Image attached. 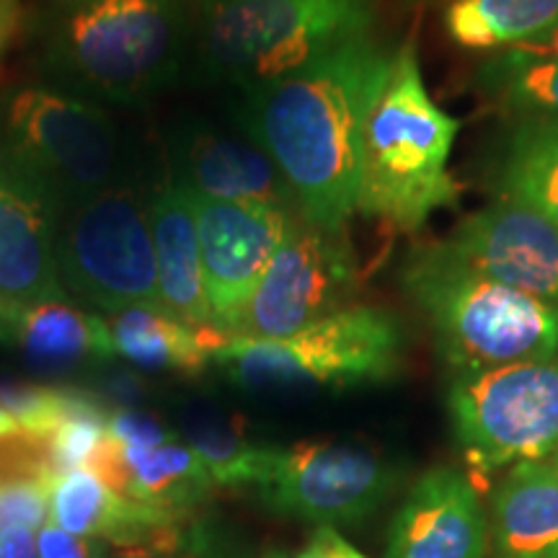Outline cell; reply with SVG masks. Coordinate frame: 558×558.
Segmentation results:
<instances>
[{
	"label": "cell",
	"mask_w": 558,
	"mask_h": 558,
	"mask_svg": "<svg viewBox=\"0 0 558 558\" xmlns=\"http://www.w3.org/2000/svg\"><path fill=\"white\" fill-rule=\"evenodd\" d=\"M186 442L207 465L218 486H259L277 448L256 445L241 427L215 418H202L186 432Z\"/></svg>",
	"instance_id": "obj_26"
},
{
	"label": "cell",
	"mask_w": 558,
	"mask_h": 558,
	"mask_svg": "<svg viewBox=\"0 0 558 558\" xmlns=\"http://www.w3.org/2000/svg\"><path fill=\"white\" fill-rule=\"evenodd\" d=\"M460 124L424 86L414 41L396 47L393 68L362 130L357 213L390 233H416L458 199L448 171Z\"/></svg>",
	"instance_id": "obj_2"
},
{
	"label": "cell",
	"mask_w": 558,
	"mask_h": 558,
	"mask_svg": "<svg viewBox=\"0 0 558 558\" xmlns=\"http://www.w3.org/2000/svg\"><path fill=\"white\" fill-rule=\"evenodd\" d=\"M150 228L163 308L194 329H215L202 271L192 192L184 184L169 186L158 194L150 207Z\"/></svg>",
	"instance_id": "obj_18"
},
{
	"label": "cell",
	"mask_w": 558,
	"mask_h": 558,
	"mask_svg": "<svg viewBox=\"0 0 558 558\" xmlns=\"http://www.w3.org/2000/svg\"><path fill=\"white\" fill-rule=\"evenodd\" d=\"M58 218L50 192L0 145V305L65 300Z\"/></svg>",
	"instance_id": "obj_13"
},
{
	"label": "cell",
	"mask_w": 558,
	"mask_h": 558,
	"mask_svg": "<svg viewBox=\"0 0 558 558\" xmlns=\"http://www.w3.org/2000/svg\"><path fill=\"white\" fill-rule=\"evenodd\" d=\"M403 331L393 313L373 305L344 311L284 339H228L218 365L243 390L354 388L388 380L401 367Z\"/></svg>",
	"instance_id": "obj_5"
},
{
	"label": "cell",
	"mask_w": 558,
	"mask_h": 558,
	"mask_svg": "<svg viewBox=\"0 0 558 558\" xmlns=\"http://www.w3.org/2000/svg\"><path fill=\"white\" fill-rule=\"evenodd\" d=\"M11 437H24V432H21L16 418H13L9 411H5L3 403H0V439H11Z\"/></svg>",
	"instance_id": "obj_37"
},
{
	"label": "cell",
	"mask_w": 558,
	"mask_h": 558,
	"mask_svg": "<svg viewBox=\"0 0 558 558\" xmlns=\"http://www.w3.org/2000/svg\"><path fill=\"white\" fill-rule=\"evenodd\" d=\"M197 16L209 70L254 90L369 37L378 0H199Z\"/></svg>",
	"instance_id": "obj_4"
},
{
	"label": "cell",
	"mask_w": 558,
	"mask_h": 558,
	"mask_svg": "<svg viewBox=\"0 0 558 558\" xmlns=\"http://www.w3.org/2000/svg\"><path fill=\"white\" fill-rule=\"evenodd\" d=\"M50 520L73 535L99 538L114 550L148 558L177 546L192 522L117 494L90 469L50 478Z\"/></svg>",
	"instance_id": "obj_16"
},
{
	"label": "cell",
	"mask_w": 558,
	"mask_h": 558,
	"mask_svg": "<svg viewBox=\"0 0 558 558\" xmlns=\"http://www.w3.org/2000/svg\"><path fill=\"white\" fill-rule=\"evenodd\" d=\"M267 558H284V556H282V554H269Z\"/></svg>",
	"instance_id": "obj_41"
},
{
	"label": "cell",
	"mask_w": 558,
	"mask_h": 558,
	"mask_svg": "<svg viewBox=\"0 0 558 558\" xmlns=\"http://www.w3.org/2000/svg\"><path fill=\"white\" fill-rule=\"evenodd\" d=\"M184 166V186L202 197L295 207L288 181L259 145L222 135H199L192 140Z\"/></svg>",
	"instance_id": "obj_21"
},
{
	"label": "cell",
	"mask_w": 558,
	"mask_h": 558,
	"mask_svg": "<svg viewBox=\"0 0 558 558\" xmlns=\"http://www.w3.org/2000/svg\"><path fill=\"white\" fill-rule=\"evenodd\" d=\"M448 411L460 450L481 476L548 460L558 450V357L456 375Z\"/></svg>",
	"instance_id": "obj_7"
},
{
	"label": "cell",
	"mask_w": 558,
	"mask_h": 558,
	"mask_svg": "<svg viewBox=\"0 0 558 558\" xmlns=\"http://www.w3.org/2000/svg\"><path fill=\"white\" fill-rule=\"evenodd\" d=\"M114 357L143 369L197 375L213 362L215 349L226 344L215 329H194L166 311L132 308L109 320Z\"/></svg>",
	"instance_id": "obj_22"
},
{
	"label": "cell",
	"mask_w": 558,
	"mask_h": 558,
	"mask_svg": "<svg viewBox=\"0 0 558 558\" xmlns=\"http://www.w3.org/2000/svg\"><path fill=\"white\" fill-rule=\"evenodd\" d=\"M393 58L369 34L251 90V140L288 181L300 220L341 230L357 213L362 130Z\"/></svg>",
	"instance_id": "obj_1"
},
{
	"label": "cell",
	"mask_w": 558,
	"mask_h": 558,
	"mask_svg": "<svg viewBox=\"0 0 558 558\" xmlns=\"http://www.w3.org/2000/svg\"><path fill=\"white\" fill-rule=\"evenodd\" d=\"M360 290V262L347 228L292 222L251 295L233 339H284L344 311Z\"/></svg>",
	"instance_id": "obj_10"
},
{
	"label": "cell",
	"mask_w": 558,
	"mask_h": 558,
	"mask_svg": "<svg viewBox=\"0 0 558 558\" xmlns=\"http://www.w3.org/2000/svg\"><path fill=\"white\" fill-rule=\"evenodd\" d=\"M0 324L9 344H16L37 367L62 369L114 357L109 320L90 316L65 300L0 305Z\"/></svg>",
	"instance_id": "obj_19"
},
{
	"label": "cell",
	"mask_w": 558,
	"mask_h": 558,
	"mask_svg": "<svg viewBox=\"0 0 558 558\" xmlns=\"http://www.w3.org/2000/svg\"><path fill=\"white\" fill-rule=\"evenodd\" d=\"M558 29V0H452L445 32L463 50H512Z\"/></svg>",
	"instance_id": "obj_23"
},
{
	"label": "cell",
	"mask_w": 558,
	"mask_h": 558,
	"mask_svg": "<svg viewBox=\"0 0 558 558\" xmlns=\"http://www.w3.org/2000/svg\"><path fill=\"white\" fill-rule=\"evenodd\" d=\"M90 471L117 494L184 520L197 518L218 488L202 458L179 435L150 448H130L107 437Z\"/></svg>",
	"instance_id": "obj_17"
},
{
	"label": "cell",
	"mask_w": 558,
	"mask_h": 558,
	"mask_svg": "<svg viewBox=\"0 0 558 558\" xmlns=\"http://www.w3.org/2000/svg\"><path fill=\"white\" fill-rule=\"evenodd\" d=\"M107 558H148V556H137V554H128V550H111Z\"/></svg>",
	"instance_id": "obj_38"
},
{
	"label": "cell",
	"mask_w": 558,
	"mask_h": 558,
	"mask_svg": "<svg viewBox=\"0 0 558 558\" xmlns=\"http://www.w3.org/2000/svg\"><path fill=\"white\" fill-rule=\"evenodd\" d=\"M486 548L478 492L448 465L424 471L390 522L388 558H486Z\"/></svg>",
	"instance_id": "obj_15"
},
{
	"label": "cell",
	"mask_w": 558,
	"mask_h": 558,
	"mask_svg": "<svg viewBox=\"0 0 558 558\" xmlns=\"http://www.w3.org/2000/svg\"><path fill=\"white\" fill-rule=\"evenodd\" d=\"M58 269L62 288L114 316L132 308L166 311L150 213L130 190H107L68 209L58 226Z\"/></svg>",
	"instance_id": "obj_9"
},
{
	"label": "cell",
	"mask_w": 558,
	"mask_h": 558,
	"mask_svg": "<svg viewBox=\"0 0 558 558\" xmlns=\"http://www.w3.org/2000/svg\"><path fill=\"white\" fill-rule=\"evenodd\" d=\"M0 558H39L37 530L32 527L0 530Z\"/></svg>",
	"instance_id": "obj_34"
},
{
	"label": "cell",
	"mask_w": 558,
	"mask_h": 558,
	"mask_svg": "<svg viewBox=\"0 0 558 558\" xmlns=\"http://www.w3.org/2000/svg\"><path fill=\"white\" fill-rule=\"evenodd\" d=\"M478 86L509 109L558 120V58L505 50L478 68Z\"/></svg>",
	"instance_id": "obj_25"
},
{
	"label": "cell",
	"mask_w": 558,
	"mask_h": 558,
	"mask_svg": "<svg viewBox=\"0 0 558 558\" xmlns=\"http://www.w3.org/2000/svg\"><path fill=\"white\" fill-rule=\"evenodd\" d=\"M445 243L484 275L558 311V230L533 209L501 199L469 215Z\"/></svg>",
	"instance_id": "obj_14"
},
{
	"label": "cell",
	"mask_w": 558,
	"mask_h": 558,
	"mask_svg": "<svg viewBox=\"0 0 558 558\" xmlns=\"http://www.w3.org/2000/svg\"><path fill=\"white\" fill-rule=\"evenodd\" d=\"M401 288L458 375L558 357V311L484 275L445 241L409 256Z\"/></svg>",
	"instance_id": "obj_3"
},
{
	"label": "cell",
	"mask_w": 558,
	"mask_h": 558,
	"mask_svg": "<svg viewBox=\"0 0 558 558\" xmlns=\"http://www.w3.org/2000/svg\"><path fill=\"white\" fill-rule=\"evenodd\" d=\"M156 558H239V554L228 546L222 533L194 518L181 533L177 546Z\"/></svg>",
	"instance_id": "obj_32"
},
{
	"label": "cell",
	"mask_w": 558,
	"mask_h": 558,
	"mask_svg": "<svg viewBox=\"0 0 558 558\" xmlns=\"http://www.w3.org/2000/svg\"><path fill=\"white\" fill-rule=\"evenodd\" d=\"M186 0H62L50 60L68 81L109 99H135L177 62Z\"/></svg>",
	"instance_id": "obj_6"
},
{
	"label": "cell",
	"mask_w": 558,
	"mask_h": 558,
	"mask_svg": "<svg viewBox=\"0 0 558 558\" xmlns=\"http://www.w3.org/2000/svg\"><path fill=\"white\" fill-rule=\"evenodd\" d=\"M37 550L39 558H107L114 548L99 538L68 533L52 520H47L37 530Z\"/></svg>",
	"instance_id": "obj_31"
},
{
	"label": "cell",
	"mask_w": 558,
	"mask_h": 558,
	"mask_svg": "<svg viewBox=\"0 0 558 558\" xmlns=\"http://www.w3.org/2000/svg\"><path fill=\"white\" fill-rule=\"evenodd\" d=\"M21 16H24L21 0H0V58L9 52L13 39L19 37Z\"/></svg>",
	"instance_id": "obj_35"
},
{
	"label": "cell",
	"mask_w": 558,
	"mask_h": 558,
	"mask_svg": "<svg viewBox=\"0 0 558 558\" xmlns=\"http://www.w3.org/2000/svg\"><path fill=\"white\" fill-rule=\"evenodd\" d=\"M0 145L50 192L60 213L107 192L117 163L107 111L47 88H24L5 99Z\"/></svg>",
	"instance_id": "obj_8"
},
{
	"label": "cell",
	"mask_w": 558,
	"mask_h": 558,
	"mask_svg": "<svg viewBox=\"0 0 558 558\" xmlns=\"http://www.w3.org/2000/svg\"><path fill=\"white\" fill-rule=\"evenodd\" d=\"M0 344H9V339H5V329H3V324H0Z\"/></svg>",
	"instance_id": "obj_39"
},
{
	"label": "cell",
	"mask_w": 558,
	"mask_h": 558,
	"mask_svg": "<svg viewBox=\"0 0 558 558\" xmlns=\"http://www.w3.org/2000/svg\"><path fill=\"white\" fill-rule=\"evenodd\" d=\"M78 388L39 386V383L3 380L0 383V403L16 418L24 437L45 442L58 429V424L73 409Z\"/></svg>",
	"instance_id": "obj_28"
},
{
	"label": "cell",
	"mask_w": 558,
	"mask_h": 558,
	"mask_svg": "<svg viewBox=\"0 0 558 558\" xmlns=\"http://www.w3.org/2000/svg\"><path fill=\"white\" fill-rule=\"evenodd\" d=\"M507 202L533 209L558 230V120L525 114L509 132L499 169Z\"/></svg>",
	"instance_id": "obj_24"
},
{
	"label": "cell",
	"mask_w": 558,
	"mask_h": 558,
	"mask_svg": "<svg viewBox=\"0 0 558 558\" xmlns=\"http://www.w3.org/2000/svg\"><path fill=\"white\" fill-rule=\"evenodd\" d=\"M514 52L530 54V58H558V29L550 32L546 39L533 41V45H522V47H512Z\"/></svg>",
	"instance_id": "obj_36"
},
{
	"label": "cell",
	"mask_w": 558,
	"mask_h": 558,
	"mask_svg": "<svg viewBox=\"0 0 558 558\" xmlns=\"http://www.w3.org/2000/svg\"><path fill=\"white\" fill-rule=\"evenodd\" d=\"M492 527L499 558H558L556 465H514L492 497Z\"/></svg>",
	"instance_id": "obj_20"
},
{
	"label": "cell",
	"mask_w": 558,
	"mask_h": 558,
	"mask_svg": "<svg viewBox=\"0 0 558 558\" xmlns=\"http://www.w3.org/2000/svg\"><path fill=\"white\" fill-rule=\"evenodd\" d=\"M107 435L114 442L130 445V448H150V445L169 442L177 435L166 429V424L148 411L137 409H117L109 414Z\"/></svg>",
	"instance_id": "obj_30"
},
{
	"label": "cell",
	"mask_w": 558,
	"mask_h": 558,
	"mask_svg": "<svg viewBox=\"0 0 558 558\" xmlns=\"http://www.w3.org/2000/svg\"><path fill=\"white\" fill-rule=\"evenodd\" d=\"M295 558H369L352 546V543L341 538L337 527L320 525L311 535L308 543L298 550Z\"/></svg>",
	"instance_id": "obj_33"
},
{
	"label": "cell",
	"mask_w": 558,
	"mask_h": 558,
	"mask_svg": "<svg viewBox=\"0 0 558 558\" xmlns=\"http://www.w3.org/2000/svg\"><path fill=\"white\" fill-rule=\"evenodd\" d=\"M401 473L378 452L339 442H300L275 450L256 486L264 505L316 525H357L373 518Z\"/></svg>",
	"instance_id": "obj_11"
},
{
	"label": "cell",
	"mask_w": 558,
	"mask_h": 558,
	"mask_svg": "<svg viewBox=\"0 0 558 558\" xmlns=\"http://www.w3.org/2000/svg\"><path fill=\"white\" fill-rule=\"evenodd\" d=\"M50 473L0 481V530H39L50 520Z\"/></svg>",
	"instance_id": "obj_29"
},
{
	"label": "cell",
	"mask_w": 558,
	"mask_h": 558,
	"mask_svg": "<svg viewBox=\"0 0 558 558\" xmlns=\"http://www.w3.org/2000/svg\"><path fill=\"white\" fill-rule=\"evenodd\" d=\"M109 414L111 411L104 409V403L96 396L78 390L73 409L58 424V429L41 442L45 445L41 465H45L47 473L54 476V473L90 469L109 437Z\"/></svg>",
	"instance_id": "obj_27"
},
{
	"label": "cell",
	"mask_w": 558,
	"mask_h": 558,
	"mask_svg": "<svg viewBox=\"0 0 558 558\" xmlns=\"http://www.w3.org/2000/svg\"><path fill=\"white\" fill-rule=\"evenodd\" d=\"M192 205L213 326L233 339L251 295L295 220L288 207L209 199L197 192H192Z\"/></svg>",
	"instance_id": "obj_12"
},
{
	"label": "cell",
	"mask_w": 558,
	"mask_h": 558,
	"mask_svg": "<svg viewBox=\"0 0 558 558\" xmlns=\"http://www.w3.org/2000/svg\"><path fill=\"white\" fill-rule=\"evenodd\" d=\"M548 463H550V465H556V469H558V450L554 452V456H550V458H548Z\"/></svg>",
	"instance_id": "obj_40"
}]
</instances>
